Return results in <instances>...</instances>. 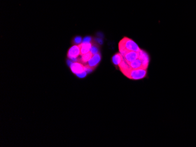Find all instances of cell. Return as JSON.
Wrapping results in <instances>:
<instances>
[{
    "instance_id": "cell-1",
    "label": "cell",
    "mask_w": 196,
    "mask_h": 147,
    "mask_svg": "<svg viewBox=\"0 0 196 147\" xmlns=\"http://www.w3.org/2000/svg\"><path fill=\"white\" fill-rule=\"evenodd\" d=\"M147 74L146 69H130L125 75L132 80H140L144 78Z\"/></svg>"
},
{
    "instance_id": "cell-2",
    "label": "cell",
    "mask_w": 196,
    "mask_h": 147,
    "mask_svg": "<svg viewBox=\"0 0 196 147\" xmlns=\"http://www.w3.org/2000/svg\"><path fill=\"white\" fill-rule=\"evenodd\" d=\"M120 43H121L129 51L139 52L141 50L135 42L128 37H124L120 41Z\"/></svg>"
},
{
    "instance_id": "cell-3",
    "label": "cell",
    "mask_w": 196,
    "mask_h": 147,
    "mask_svg": "<svg viewBox=\"0 0 196 147\" xmlns=\"http://www.w3.org/2000/svg\"><path fill=\"white\" fill-rule=\"evenodd\" d=\"M80 55V51L79 45H74L69 49L68 52V57L72 62H77L79 60L78 57Z\"/></svg>"
},
{
    "instance_id": "cell-4",
    "label": "cell",
    "mask_w": 196,
    "mask_h": 147,
    "mask_svg": "<svg viewBox=\"0 0 196 147\" xmlns=\"http://www.w3.org/2000/svg\"><path fill=\"white\" fill-rule=\"evenodd\" d=\"M139 59L141 62L143 68L147 69L149 63V56L148 54L145 51L140 50L139 52Z\"/></svg>"
},
{
    "instance_id": "cell-5",
    "label": "cell",
    "mask_w": 196,
    "mask_h": 147,
    "mask_svg": "<svg viewBox=\"0 0 196 147\" xmlns=\"http://www.w3.org/2000/svg\"><path fill=\"white\" fill-rule=\"evenodd\" d=\"M69 66L72 72L76 74H81L85 71V66H83L81 63L72 62Z\"/></svg>"
},
{
    "instance_id": "cell-6",
    "label": "cell",
    "mask_w": 196,
    "mask_h": 147,
    "mask_svg": "<svg viewBox=\"0 0 196 147\" xmlns=\"http://www.w3.org/2000/svg\"><path fill=\"white\" fill-rule=\"evenodd\" d=\"M100 59H101L100 54V53L96 54L93 55L91 59V60L88 62L87 65L92 68H95L97 66L98 63L100 61Z\"/></svg>"
},
{
    "instance_id": "cell-7",
    "label": "cell",
    "mask_w": 196,
    "mask_h": 147,
    "mask_svg": "<svg viewBox=\"0 0 196 147\" xmlns=\"http://www.w3.org/2000/svg\"><path fill=\"white\" fill-rule=\"evenodd\" d=\"M123 58L128 63L133 62L139 58V52L135 51H129L123 56Z\"/></svg>"
},
{
    "instance_id": "cell-8",
    "label": "cell",
    "mask_w": 196,
    "mask_h": 147,
    "mask_svg": "<svg viewBox=\"0 0 196 147\" xmlns=\"http://www.w3.org/2000/svg\"><path fill=\"white\" fill-rule=\"evenodd\" d=\"M79 46L80 48V55L85 54L89 51H91V49L92 47L91 43H82L79 44Z\"/></svg>"
},
{
    "instance_id": "cell-9",
    "label": "cell",
    "mask_w": 196,
    "mask_h": 147,
    "mask_svg": "<svg viewBox=\"0 0 196 147\" xmlns=\"http://www.w3.org/2000/svg\"><path fill=\"white\" fill-rule=\"evenodd\" d=\"M118 66H119L120 69L122 71V72L124 74L130 69V67L129 63L124 59Z\"/></svg>"
},
{
    "instance_id": "cell-10",
    "label": "cell",
    "mask_w": 196,
    "mask_h": 147,
    "mask_svg": "<svg viewBox=\"0 0 196 147\" xmlns=\"http://www.w3.org/2000/svg\"><path fill=\"white\" fill-rule=\"evenodd\" d=\"M93 55H94V54L91 52V51H89V52H88L85 54L82 55L80 59L79 60L82 63H86L91 60V59Z\"/></svg>"
},
{
    "instance_id": "cell-11",
    "label": "cell",
    "mask_w": 196,
    "mask_h": 147,
    "mask_svg": "<svg viewBox=\"0 0 196 147\" xmlns=\"http://www.w3.org/2000/svg\"><path fill=\"white\" fill-rule=\"evenodd\" d=\"M128 63V62H127ZM130 68L131 69H140V68H143L142 66V63L141 60L138 58L136 60H134L133 62L128 63Z\"/></svg>"
},
{
    "instance_id": "cell-12",
    "label": "cell",
    "mask_w": 196,
    "mask_h": 147,
    "mask_svg": "<svg viewBox=\"0 0 196 147\" xmlns=\"http://www.w3.org/2000/svg\"><path fill=\"white\" fill-rule=\"evenodd\" d=\"M123 56L120 53L116 54V55L113 56L112 57V62L115 65H119L120 62L123 60Z\"/></svg>"
},
{
    "instance_id": "cell-13",
    "label": "cell",
    "mask_w": 196,
    "mask_h": 147,
    "mask_svg": "<svg viewBox=\"0 0 196 147\" xmlns=\"http://www.w3.org/2000/svg\"><path fill=\"white\" fill-rule=\"evenodd\" d=\"M119 49L120 54L123 56H124L129 52V51L127 49H126V48L120 42L119 43Z\"/></svg>"
},
{
    "instance_id": "cell-14",
    "label": "cell",
    "mask_w": 196,
    "mask_h": 147,
    "mask_svg": "<svg viewBox=\"0 0 196 147\" xmlns=\"http://www.w3.org/2000/svg\"><path fill=\"white\" fill-rule=\"evenodd\" d=\"M91 51L94 55H95L96 54H98V53H99L98 52H99V49H98V46H96V45H92Z\"/></svg>"
},
{
    "instance_id": "cell-15",
    "label": "cell",
    "mask_w": 196,
    "mask_h": 147,
    "mask_svg": "<svg viewBox=\"0 0 196 147\" xmlns=\"http://www.w3.org/2000/svg\"><path fill=\"white\" fill-rule=\"evenodd\" d=\"M94 69V68H92L88 66L87 65H85V71L87 72V74L88 73H89V72H91L92 71H93Z\"/></svg>"
},
{
    "instance_id": "cell-16",
    "label": "cell",
    "mask_w": 196,
    "mask_h": 147,
    "mask_svg": "<svg viewBox=\"0 0 196 147\" xmlns=\"http://www.w3.org/2000/svg\"><path fill=\"white\" fill-rule=\"evenodd\" d=\"M91 40H92V39L91 37H86L83 39L82 43H90Z\"/></svg>"
},
{
    "instance_id": "cell-17",
    "label": "cell",
    "mask_w": 196,
    "mask_h": 147,
    "mask_svg": "<svg viewBox=\"0 0 196 147\" xmlns=\"http://www.w3.org/2000/svg\"><path fill=\"white\" fill-rule=\"evenodd\" d=\"M74 42L75 43H78V44H79L81 42H82V38L80 37H76L74 39Z\"/></svg>"
},
{
    "instance_id": "cell-18",
    "label": "cell",
    "mask_w": 196,
    "mask_h": 147,
    "mask_svg": "<svg viewBox=\"0 0 196 147\" xmlns=\"http://www.w3.org/2000/svg\"><path fill=\"white\" fill-rule=\"evenodd\" d=\"M86 74H87V72H86L85 71L84 72H82V73H81V74H77V76H78L79 77L82 78V77H85V76H86Z\"/></svg>"
}]
</instances>
